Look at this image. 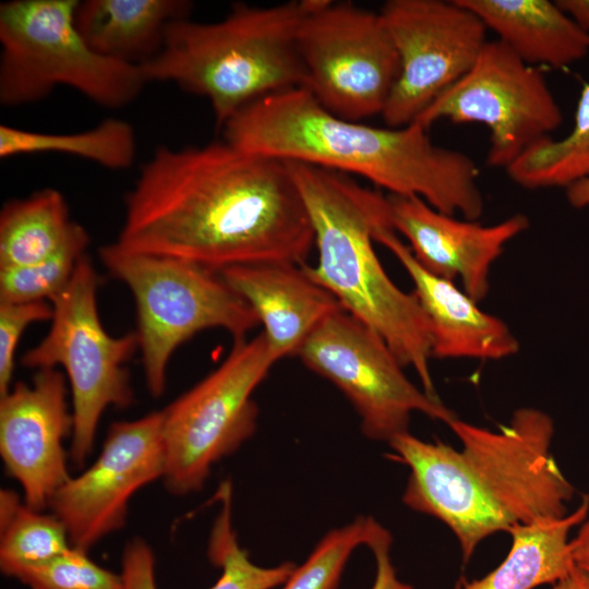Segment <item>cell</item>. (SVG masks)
<instances>
[{
	"label": "cell",
	"instance_id": "1",
	"mask_svg": "<svg viewBox=\"0 0 589 589\" xmlns=\"http://www.w3.org/2000/svg\"><path fill=\"white\" fill-rule=\"evenodd\" d=\"M116 242L221 271L303 265L314 233L288 164L223 141L156 149L127 195Z\"/></svg>",
	"mask_w": 589,
	"mask_h": 589
},
{
	"label": "cell",
	"instance_id": "2",
	"mask_svg": "<svg viewBox=\"0 0 589 589\" xmlns=\"http://www.w3.org/2000/svg\"><path fill=\"white\" fill-rule=\"evenodd\" d=\"M448 426L460 449L410 432L388 445L410 470L404 504L447 526L464 563L494 533L568 514L576 490L552 455L554 422L545 411L520 407L497 431L459 418Z\"/></svg>",
	"mask_w": 589,
	"mask_h": 589
},
{
	"label": "cell",
	"instance_id": "3",
	"mask_svg": "<svg viewBox=\"0 0 589 589\" xmlns=\"http://www.w3.org/2000/svg\"><path fill=\"white\" fill-rule=\"evenodd\" d=\"M223 129L224 141L242 151L357 175L447 215L478 220L484 211L479 168L467 154L435 145L417 122L380 128L337 117L302 86L256 100Z\"/></svg>",
	"mask_w": 589,
	"mask_h": 589
},
{
	"label": "cell",
	"instance_id": "4",
	"mask_svg": "<svg viewBox=\"0 0 589 589\" xmlns=\"http://www.w3.org/2000/svg\"><path fill=\"white\" fill-rule=\"evenodd\" d=\"M314 233L317 261L306 273L342 309L374 330L404 368L411 366L422 389L438 397L430 370V322L412 292L387 275L373 243L378 228L392 226L387 196L329 169L288 163Z\"/></svg>",
	"mask_w": 589,
	"mask_h": 589
},
{
	"label": "cell",
	"instance_id": "5",
	"mask_svg": "<svg viewBox=\"0 0 589 589\" xmlns=\"http://www.w3.org/2000/svg\"><path fill=\"white\" fill-rule=\"evenodd\" d=\"M309 0L238 3L217 22H172L161 49L140 64L146 82H172L209 101L218 125L256 100L303 87L298 31Z\"/></svg>",
	"mask_w": 589,
	"mask_h": 589
},
{
	"label": "cell",
	"instance_id": "6",
	"mask_svg": "<svg viewBox=\"0 0 589 589\" xmlns=\"http://www.w3.org/2000/svg\"><path fill=\"white\" fill-rule=\"evenodd\" d=\"M98 255L134 299V333L153 397L165 392L173 352L195 334L220 328L238 340L260 324L252 308L218 271L171 256L129 251L117 242L101 247Z\"/></svg>",
	"mask_w": 589,
	"mask_h": 589
},
{
	"label": "cell",
	"instance_id": "7",
	"mask_svg": "<svg viewBox=\"0 0 589 589\" xmlns=\"http://www.w3.org/2000/svg\"><path fill=\"white\" fill-rule=\"evenodd\" d=\"M79 0H12L0 5V101L20 106L70 86L106 108H121L146 80L137 64L93 50L77 31Z\"/></svg>",
	"mask_w": 589,
	"mask_h": 589
},
{
	"label": "cell",
	"instance_id": "8",
	"mask_svg": "<svg viewBox=\"0 0 589 589\" xmlns=\"http://www.w3.org/2000/svg\"><path fill=\"white\" fill-rule=\"evenodd\" d=\"M99 278L85 255L65 289L50 303L53 314L47 335L21 358L33 369H64L72 397L73 431L70 458L82 467L93 450L99 420L108 407L133 401L124 366L139 350L135 333L112 336L97 309Z\"/></svg>",
	"mask_w": 589,
	"mask_h": 589
},
{
	"label": "cell",
	"instance_id": "9",
	"mask_svg": "<svg viewBox=\"0 0 589 589\" xmlns=\"http://www.w3.org/2000/svg\"><path fill=\"white\" fill-rule=\"evenodd\" d=\"M276 362L263 333L235 340L218 368L161 410L170 493L200 491L212 467L252 436L259 414L252 394Z\"/></svg>",
	"mask_w": 589,
	"mask_h": 589
},
{
	"label": "cell",
	"instance_id": "10",
	"mask_svg": "<svg viewBox=\"0 0 589 589\" xmlns=\"http://www.w3.org/2000/svg\"><path fill=\"white\" fill-rule=\"evenodd\" d=\"M303 87L337 117L382 115L399 75V58L380 12L351 2L309 0L298 31Z\"/></svg>",
	"mask_w": 589,
	"mask_h": 589
},
{
	"label": "cell",
	"instance_id": "11",
	"mask_svg": "<svg viewBox=\"0 0 589 589\" xmlns=\"http://www.w3.org/2000/svg\"><path fill=\"white\" fill-rule=\"evenodd\" d=\"M297 357L347 397L371 440L388 443L409 432L413 412L447 425L458 418L438 397L418 388L387 344L345 310L326 317Z\"/></svg>",
	"mask_w": 589,
	"mask_h": 589
},
{
	"label": "cell",
	"instance_id": "12",
	"mask_svg": "<svg viewBox=\"0 0 589 589\" xmlns=\"http://www.w3.org/2000/svg\"><path fill=\"white\" fill-rule=\"evenodd\" d=\"M476 122L490 131L486 163L506 168L560 128L562 110L543 73L500 40H488L472 68L413 122Z\"/></svg>",
	"mask_w": 589,
	"mask_h": 589
},
{
	"label": "cell",
	"instance_id": "13",
	"mask_svg": "<svg viewBox=\"0 0 589 589\" xmlns=\"http://www.w3.org/2000/svg\"><path fill=\"white\" fill-rule=\"evenodd\" d=\"M380 14L400 67L381 116L386 127L400 128L472 68L488 28L458 0H388Z\"/></svg>",
	"mask_w": 589,
	"mask_h": 589
},
{
	"label": "cell",
	"instance_id": "14",
	"mask_svg": "<svg viewBox=\"0 0 589 589\" xmlns=\"http://www.w3.org/2000/svg\"><path fill=\"white\" fill-rule=\"evenodd\" d=\"M165 471L163 414L154 411L133 421L110 425L93 465L70 478L49 507L63 524L71 546L87 551L121 529L129 502Z\"/></svg>",
	"mask_w": 589,
	"mask_h": 589
},
{
	"label": "cell",
	"instance_id": "15",
	"mask_svg": "<svg viewBox=\"0 0 589 589\" xmlns=\"http://www.w3.org/2000/svg\"><path fill=\"white\" fill-rule=\"evenodd\" d=\"M65 376L39 369L29 384L16 382L0 396V455L22 486L25 503L43 510L71 478L63 441L73 431Z\"/></svg>",
	"mask_w": 589,
	"mask_h": 589
},
{
	"label": "cell",
	"instance_id": "16",
	"mask_svg": "<svg viewBox=\"0 0 589 589\" xmlns=\"http://www.w3.org/2000/svg\"><path fill=\"white\" fill-rule=\"evenodd\" d=\"M387 201L393 229L409 242L416 260L438 277L459 279L478 303L490 291L492 265L530 224L526 215L515 214L484 226L444 214L418 196L388 194Z\"/></svg>",
	"mask_w": 589,
	"mask_h": 589
},
{
	"label": "cell",
	"instance_id": "17",
	"mask_svg": "<svg viewBox=\"0 0 589 589\" xmlns=\"http://www.w3.org/2000/svg\"><path fill=\"white\" fill-rule=\"evenodd\" d=\"M374 240L394 254L413 283L431 325L432 358L501 360L519 351L517 337L502 318L484 312L454 281L428 272L392 227L378 228Z\"/></svg>",
	"mask_w": 589,
	"mask_h": 589
},
{
	"label": "cell",
	"instance_id": "18",
	"mask_svg": "<svg viewBox=\"0 0 589 589\" xmlns=\"http://www.w3.org/2000/svg\"><path fill=\"white\" fill-rule=\"evenodd\" d=\"M218 272L256 314L276 361L297 357L311 333L326 317L344 310L303 265L260 263Z\"/></svg>",
	"mask_w": 589,
	"mask_h": 589
},
{
	"label": "cell",
	"instance_id": "19",
	"mask_svg": "<svg viewBox=\"0 0 589 589\" xmlns=\"http://www.w3.org/2000/svg\"><path fill=\"white\" fill-rule=\"evenodd\" d=\"M526 63L562 69L589 53V33L549 0H458Z\"/></svg>",
	"mask_w": 589,
	"mask_h": 589
},
{
	"label": "cell",
	"instance_id": "20",
	"mask_svg": "<svg viewBox=\"0 0 589 589\" xmlns=\"http://www.w3.org/2000/svg\"><path fill=\"white\" fill-rule=\"evenodd\" d=\"M191 8L185 0H83L74 22L97 53L140 65L158 53L167 27Z\"/></svg>",
	"mask_w": 589,
	"mask_h": 589
},
{
	"label": "cell",
	"instance_id": "21",
	"mask_svg": "<svg viewBox=\"0 0 589 589\" xmlns=\"http://www.w3.org/2000/svg\"><path fill=\"white\" fill-rule=\"evenodd\" d=\"M589 514V495L581 496L573 513L517 525L507 532L512 544L507 556L485 576L468 580L460 577L454 589H534L554 585L575 567L569 533Z\"/></svg>",
	"mask_w": 589,
	"mask_h": 589
},
{
	"label": "cell",
	"instance_id": "22",
	"mask_svg": "<svg viewBox=\"0 0 589 589\" xmlns=\"http://www.w3.org/2000/svg\"><path fill=\"white\" fill-rule=\"evenodd\" d=\"M231 491L230 482L225 481L216 494L221 506L212 528L207 554L221 574L211 589H274L283 586L297 565L284 562L263 567L250 560L248 552L239 545L232 527ZM121 577L123 589H157L155 555L145 540L134 538L127 543Z\"/></svg>",
	"mask_w": 589,
	"mask_h": 589
},
{
	"label": "cell",
	"instance_id": "23",
	"mask_svg": "<svg viewBox=\"0 0 589 589\" xmlns=\"http://www.w3.org/2000/svg\"><path fill=\"white\" fill-rule=\"evenodd\" d=\"M63 195L46 188L7 203L0 213V269L37 263L57 252L74 232Z\"/></svg>",
	"mask_w": 589,
	"mask_h": 589
},
{
	"label": "cell",
	"instance_id": "24",
	"mask_svg": "<svg viewBox=\"0 0 589 589\" xmlns=\"http://www.w3.org/2000/svg\"><path fill=\"white\" fill-rule=\"evenodd\" d=\"M526 190L564 188L589 178V82H584L572 131L561 140L546 136L505 168Z\"/></svg>",
	"mask_w": 589,
	"mask_h": 589
},
{
	"label": "cell",
	"instance_id": "25",
	"mask_svg": "<svg viewBox=\"0 0 589 589\" xmlns=\"http://www.w3.org/2000/svg\"><path fill=\"white\" fill-rule=\"evenodd\" d=\"M133 128L125 121L108 118L93 129L77 133H43L0 125V157L23 154L61 153L109 169H124L135 157Z\"/></svg>",
	"mask_w": 589,
	"mask_h": 589
},
{
	"label": "cell",
	"instance_id": "26",
	"mask_svg": "<svg viewBox=\"0 0 589 589\" xmlns=\"http://www.w3.org/2000/svg\"><path fill=\"white\" fill-rule=\"evenodd\" d=\"M22 503L10 490L0 492V568L13 577L23 568L46 563L71 548L63 524Z\"/></svg>",
	"mask_w": 589,
	"mask_h": 589
},
{
	"label": "cell",
	"instance_id": "27",
	"mask_svg": "<svg viewBox=\"0 0 589 589\" xmlns=\"http://www.w3.org/2000/svg\"><path fill=\"white\" fill-rule=\"evenodd\" d=\"M88 244L89 236L79 224L50 256L31 265L0 269V302H51L69 285Z\"/></svg>",
	"mask_w": 589,
	"mask_h": 589
},
{
	"label": "cell",
	"instance_id": "28",
	"mask_svg": "<svg viewBox=\"0 0 589 589\" xmlns=\"http://www.w3.org/2000/svg\"><path fill=\"white\" fill-rule=\"evenodd\" d=\"M383 526L358 516L352 522L327 532L305 562L297 566L281 589H337L344 567L359 545H368Z\"/></svg>",
	"mask_w": 589,
	"mask_h": 589
},
{
	"label": "cell",
	"instance_id": "29",
	"mask_svg": "<svg viewBox=\"0 0 589 589\" xmlns=\"http://www.w3.org/2000/svg\"><path fill=\"white\" fill-rule=\"evenodd\" d=\"M14 578L29 589H123L121 574L100 567L86 551L74 546L46 563L23 568Z\"/></svg>",
	"mask_w": 589,
	"mask_h": 589
},
{
	"label": "cell",
	"instance_id": "30",
	"mask_svg": "<svg viewBox=\"0 0 589 589\" xmlns=\"http://www.w3.org/2000/svg\"><path fill=\"white\" fill-rule=\"evenodd\" d=\"M48 301L0 302V396L12 387L15 353L24 330L33 323L50 321Z\"/></svg>",
	"mask_w": 589,
	"mask_h": 589
},
{
	"label": "cell",
	"instance_id": "31",
	"mask_svg": "<svg viewBox=\"0 0 589 589\" xmlns=\"http://www.w3.org/2000/svg\"><path fill=\"white\" fill-rule=\"evenodd\" d=\"M392 543L390 532L383 527L366 545L376 562V574L371 589H413L411 585L397 577L390 558Z\"/></svg>",
	"mask_w": 589,
	"mask_h": 589
},
{
	"label": "cell",
	"instance_id": "32",
	"mask_svg": "<svg viewBox=\"0 0 589 589\" xmlns=\"http://www.w3.org/2000/svg\"><path fill=\"white\" fill-rule=\"evenodd\" d=\"M569 550L574 565L589 576V515L569 541Z\"/></svg>",
	"mask_w": 589,
	"mask_h": 589
},
{
	"label": "cell",
	"instance_id": "33",
	"mask_svg": "<svg viewBox=\"0 0 589 589\" xmlns=\"http://www.w3.org/2000/svg\"><path fill=\"white\" fill-rule=\"evenodd\" d=\"M555 3L580 29L589 33V0H556Z\"/></svg>",
	"mask_w": 589,
	"mask_h": 589
},
{
	"label": "cell",
	"instance_id": "34",
	"mask_svg": "<svg viewBox=\"0 0 589 589\" xmlns=\"http://www.w3.org/2000/svg\"><path fill=\"white\" fill-rule=\"evenodd\" d=\"M565 190L570 206L575 208L589 206V178L578 181Z\"/></svg>",
	"mask_w": 589,
	"mask_h": 589
},
{
	"label": "cell",
	"instance_id": "35",
	"mask_svg": "<svg viewBox=\"0 0 589 589\" xmlns=\"http://www.w3.org/2000/svg\"><path fill=\"white\" fill-rule=\"evenodd\" d=\"M551 589H589V576L575 566L566 577L552 585Z\"/></svg>",
	"mask_w": 589,
	"mask_h": 589
}]
</instances>
